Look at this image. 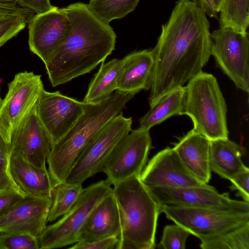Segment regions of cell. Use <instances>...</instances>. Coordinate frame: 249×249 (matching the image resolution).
I'll return each instance as SVG.
<instances>
[{
    "label": "cell",
    "mask_w": 249,
    "mask_h": 249,
    "mask_svg": "<svg viewBox=\"0 0 249 249\" xmlns=\"http://www.w3.org/2000/svg\"><path fill=\"white\" fill-rule=\"evenodd\" d=\"M210 23L190 0H178L152 50L154 66L150 107L168 91L202 72L211 55Z\"/></svg>",
    "instance_id": "6da1fadb"
},
{
    "label": "cell",
    "mask_w": 249,
    "mask_h": 249,
    "mask_svg": "<svg viewBox=\"0 0 249 249\" xmlns=\"http://www.w3.org/2000/svg\"><path fill=\"white\" fill-rule=\"evenodd\" d=\"M71 22L61 44L44 62L53 87L89 72L104 62L115 49L112 28L82 2L65 7Z\"/></svg>",
    "instance_id": "7a4b0ae2"
},
{
    "label": "cell",
    "mask_w": 249,
    "mask_h": 249,
    "mask_svg": "<svg viewBox=\"0 0 249 249\" xmlns=\"http://www.w3.org/2000/svg\"><path fill=\"white\" fill-rule=\"evenodd\" d=\"M160 211L197 237L201 249H249V213L169 205Z\"/></svg>",
    "instance_id": "3957f363"
},
{
    "label": "cell",
    "mask_w": 249,
    "mask_h": 249,
    "mask_svg": "<svg viewBox=\"0 0 249 249\" xmlns=\"http://www.w3.org/2000/svg\"><path fill=\"white\" fill-rule=\"evenodd\" d=\"M134 95L117 90L96 103H87L71 128L53 145L47 159L53 186L63 181L92 138L119 115Z\"/></svg>",
    "instance_id": "277c9868"
},
{
    "label": "cell",
    "mask_w": 249,
    "mask_h": 249,
    "mask_svg": "<svg viewBox=\"0 0 249 249\" xmlns=\"http://www.w3.org/2000/svg\"><path fill=\"white\" fill-rule=\"evenodd\" d=\"M118 206L121 231L117 249H154L160 205L139 176L113 185Z\"/></svg>",
    "instance_id": "5b68a950"
},
{
    "label": "cell",
    "mask_w": 249,
    "mask_h": 249,
    "mask_svg": "<svg viewBox=\"0 0 249 249\" xmlns=\"http://www.w3.org/2000/svg\"><path fill=\"white\" fill-rule=\"evenodd\" d=\"M227 105L216 78L201 72L185 87L183 115L192 120L193 129L209 141L228 138Z\"/></svg>",
    "instance_id": "8992f818"
},
{
    "label": "cell",
    "mask_w": 249,
    "mask_h": 249,
    "mask_svg": "<svg viewBox=\"0 0 249 249\" xmlns=\"http://www.w3.org/2000/svg\"><path fill=\"white\" fill-rule=\"evenodd\" d=\"M107 180L84 188L70 210L55 223L47 226L38 237L40 249L63 248L77 241L79 231L95 207L112 189Z\"/></svg>",
    "instance_id": "52a82bcc"
},
{
    "label": "cell",
    "mask_w": 249,
    "mask_h": 249,
    "mask_svg": "<svg viewBox=\"0 0 249 249\" xmlns=\"http://www.w3.org/2000/svg\"><path fill=\"white\" fill-rule=\"evenodd\" d=\"M131 118L114 117L89 142L63 181L82 184L103 169L118 143L131 131Z\"/></svg>",
    "instance_id": "ba28073f"
},
{
    "label": "cell",
    "mask_w": 249,
    "mask_h": 249,
    "mask_svg": "<svg viewBox=\"0 0 249 249\" xmlns=\"http://www.w3.org/2000/svg\"><path fill=\"white\" fill-rule=\"evenodd\" d=\"M8 88L0 104V132L11 144L15 131L36 105L44 86L40 75L24 71L16 74Z\"/></svg>",
    "instance_id": "9c48e42d"
},
{
    "label": "cell",
    "mask_w": 249,
    "mask_h": 249,
    "mask_svg": "<svg viewBox=\"0 0 249 249\" xmlns=\"http://www.w3.org/2000/svg\"><path fill=\"white\" fill-rule=\"evenodd\" d=\"M211 55L237 88L249 91L248 33L220 28L211 33Z\"/></svg>",
    "instance_id": "30bf717a"
},
{
    "label": "cell",
    "mask_w": 249,
    "mask_h": 249,
    "mask_svg": "<svg viewBox=\"0 0 249 249\" xmlns=\"http://www.w3.org/2000/svg\"><path fill=\"white\" fill-rule=\"evenodd\" d=\"M152 140L149 130L139 127L124 137L116 145L103 172L111 185L133 176H140L145 166Z\"/></svg>",
    "instance_id": "8fae6325"
},
{
    "label": "cell",
    "mask_w": 249,
    "mask_h": 249,
    "mask_svg": "<svg viewBox=\"0 0 249 249\" xmlns=\"http://www.w3.org/2000/svg\"><path fill=\"white\" fill-rule=\"evenodd\" d=\"M160 205L249 213V202L231 198L208 184L181 188L147 187Z\"/></svg>",
    "instance_id": "7c38bea8"
},
{
    "label": "cell",
    "mask_w": 249,
    "mask_h": 249,
    "mask_svg": "<svg viewBox=\"0 0 249 249\" xmlns=\"http://www.w3.org/2000/svg\"><path fill=\"white\" fill-rule=\"evenodd\" d=\"M86 105L59 91L42 90L36 104V112L53 144L73 125Z\"/></svg>",
    "instance_id": "4fadbf2b"
},
{
    "label": "cell",
    "mask_w": 249,
    "mask_h": 249,
    "mask_svg": "<svg viewBox=\"0 0 249 249\" xmlns=\"http://www.w3.org/2000/svg\"><path fill=\"white\" fill-rule=\"evenodd\" d=\"M28 23L30 50L43 62L61 44L71 27L65 8L55 6L34 15Z\"/></svg>",
    "instance_id": "5bb4252c"
},
{
    "label": "cell",
    "mask_w": 249,
    "mask_h": 249,
    "mask_svg": "<svg viewBox=\"0 0 249 249\" xmlns=\"http://www.w3.org/2000/svg\"><path fill=\"white\" fill-rule=\"evenodd\" d=\"M140 178L146 187L181 188L206 185L185 167L173 148L157 153L146 164Z\"/></svg>",
    "instance_id": "9a60e30c"
},
{
    "label": "cell",
    "mask_w": 249,
    "mask_h": 249,
    "mask_svg": "<svg viewBox=\"0 0 249 249\" xmlns=\"http://www.w3.org/2000/svg\"><path fill=\"white\" fill-rule=\"evenodd\" d=\"M52 198L25 194L0 218V232H21L39 237L47 222Z\"/></svg>",
    "instance_id": "2e32d148"
},
{
    "label": "cell",
    "mask_w": 249,
    "mask_h": 249,
    "mask_svg": "<svg viewBox=\"0 0 249 249\" xmlns=\"http://www.w3.org/2000/svg\"><path fill=\"white\" fill-rule=\"evenodd\" d=\"M11 144L12 151L20 154L32 165L46 167L53 143L38 118L36 105L15 131Z\"/></svg>",
    "instance_id": "e0dca14e"
},
{
    "label": "cell",
    "mask_w": 249,
    "mask_h": 249,
    "mask_svg": "<svg viewBox=\"0 0 249 249\" xmlns=\"http://www.w3.org/2000/svg\"><path fill=\"white\" fill-rule=\"evenodd\" d=\"M121 231L120 212L112 189L89 214L78 233L77 242L89 243L119 237Z\"/></svg>",
    "instance_id": "ac0fdd59"
},
{
    "label": "cell",
    "mask_w": 249,
    "mask_h": 249,
    "mask_svg": "<svg viewBox=\"0 0 249 249\" xmlns=\"http://www.w3.org/2000/svg\"><path fill=\"white\" fill-rule=\"evenodd\" d=\"M210 146V141L193 129L173 147L187 170L204 184L211 177Z\"/></svg>",
    "instance_id": "d6986e66"
},
{
    "label": "cell",
    "mask_w": 249,
    "mask_h": 249,
    "mask_svg": "<svg viewBox=\"0 0 249 249\" xmlns=\"http://www.w3.org/2000/svg\"><path fill=\"white\" fill-rule=\"evenodd\" d=\"M9 172L13 181L25 194L52 198L53 184L46 166L36 167L12 151Z\"/></svg>",
    "instance_id": "ffe728a7"
},
{
    "label": "cell",
    "mask_w": 249,
    "mask_h": 249,
    "mask_svg": "<svg viewBox=\"0 0 249 249\" xmlns=\"http://www.w3.org/2000/svg\"><path fill=\"white\" fill-rule=\"evenodd\" d=\"M123 59L117 90L135 95L150 89L154 66L152 50L134 52Z\"/></svg>",
    "instance_id": "44dd1931"
},
{
    "label": "cell",
    "mask_w": 249,
    "mask_h": 249,
    "mask_svg": "<svg viewBox=\"0 0 249 249\" xmlns=\"http://www.w3.org/2000/svg\"><path fill=\"white\" fill-rule=\"evenodd\" d=\"M210 166L212 171L231 180L249 169L243 163L240 146L228 138L210 141Z\"/></svg>",
    "instance_id": "7402d4cb"
},
{
    "label": "cell",
    "mask_w": 249,
    "mask_h": 249,
    "mask_svg": "<svg viewBox=\"0 0 249 249\" xmlns=\"http://www.w3.org/2000/svg\"><path fill=\"white\" fill-rule=\"evenodd\" d=\"M185 87L175 88L161 96L139 120L140 127L150 130L174 115H183Z\"/></svg>",
    "instance_id": "603a6c76"
},
{
    "label": "cell",
    "mask_w": 249,
    "mask_h": 249,
    "mask_svg": "<svg viewBox=\"0 0 249 249\" xmlns=\"http://www.w3.org/2000/svg\"><path fill=\"white\" fill-rule=\"evenodd\" d=\"M123 63V59L118 58L106 63L102 62L99 70L89 84L83 102L86 103L99 102L116 90Z\"/></svg>",
    "instance_id": "cb8c5ba5"
},
{
    "label": "cell",
    "mask_w": 249,
    "mask_h": 249,
    "mask_svg": "<svg viewBox=\"0 0 249 249\" xmlns=\"http://www.w3.org/2000/svg\"><path fill=\"white\" fill-rule=\"evenodd\" d=\"M83 190L81 184L62 181L54 185L52 190V204L47 222H53L67 213L77 201Z\"/></svg>",
    "instance_id": "d4e9b609"
},
{
    "label": "cell",
    "mask_w": 249,
    "mask_h": 249,
    "mask_svg": "<svg viewBox=\"0 0 249 249\" xmlns=\"http://www.w3.org/2000/svg\"><path fill=\"white\" fill-rule=\"evenodd\" d=\"M249 0H223L219 13L220 28L246 32L249 24Z\"/></svg>",
    "instance_id": "484cf974"
},
{
    "label": "cell",
    "mask_w": 249,
    "mask_h": 249,
    "mask_svg": "<svg viewBox=\"0 0 249 249\" xmlns=\"http://www.w3.org/2000/svg\"><path fill=\"white\" fill-rule=\"evenodd\" d=\"M140 0H90L89 8L97 17L109 23L132 12Z\"/></svg>",
    "instance_id": "4316f807"
},
{
    "label": "cell",
    "mask_w": 249,
    "mask_h": 249,
    "mask_svg": "<svg viewBox=\"0 0 249 249\" xmlns=\"http://www.w3.org/2000/svg\"><path fill=\"white\" fill-rule=\"evenodd\" d=\"M0 249H40L38 238L29 233L0 232Z\"/></svg>",
    "instance_id": "83f0119b"
},
{
    "label": "cell",
    "mask_w": 249,
    "mask_h": 249,
    "mask_svg": "<svg viewBox=\"0 0 249 249\" xmlns=\"http://www.w3.org/2000/svg\"><path fill=\"white\" fill-rule=\"evenodd\" d=\"M31 18L20 15L0 16V48L22 30Z\"/></svg>",
    "instance_id": "f1b7e54d"
},
{
    "label": "cell",
    "mask_w": 249,
    "mask_h": 249,
    "mask_svg": "<svg viewBox=\"0 0 249 249\" xmlns=\"http://www.w3.org/2000/svg\"><path fill=\"white\" fill-rule=\"evenodd\" d=\"M190 234L188 231L176 224L166 225L163 229L158 248L184 249L187 239Z\"/></svg>",
    "instance_id": "f546056e"
},
{
    "label": "cell",
    "mask_w": 249,
    "mask_h": 249,
    "mask_svg": "<svg viewBox=\"0 0 249 249\" xmlns=\"http://www.w3.org/2000/svg\"><path fill=\"white\" fill-rule=\"evenodd\" d=\"M11 152V144L5 140L0 132V189L13 187L21 191L10 174L9 160Z\"/></svg>",
    "instance_id": "4dcf8cb0"
},
{
    "label": "cell",
    "mask_w": 249,
    "mask_h": 249,
    "mask_svg": "<svg viewBox=\"0 0 249 249\" xmlns=\"http://www.w3.org/2000/svg\"><path fill=\"white\" fill-rule=\"evenodd\" d=\"M25 195L24 193L13 187L0 189V218Z\"/></svg>",
    "instance_id": "1f68e13d"
},
{
    "label": "cell",
    "mask_w": 249,
    "mask_h": 249,
    "mask_svg": "<svg viewBox=\"0 0 249 249\" xmlns=\"http://www.w3.org/2000/svg\"><path fill=\"white\" fill-rule=\"evenodd\" d=\"M119 236H111L89 243L76 242L69 249H117Z\"/></svg>",
    "instance_id": "d6a6232c"
},
{
    "label": "cell",
    "mask_w": 249,
    "mask_h": 249,
    "mask_svg": "<svg viewBox=\"0 0 249 249\" xmlns=\"http://www.w3.org/2000/svg\"><path fill=\"white\" fill-rule=\"evenodd\" d=\"M230 189L238 192L243 201L249 202V169L237 175L231 180Z\"/></svg>",
    "instance_id": "836d02e7"
},
{
    "label": "cell",
    "mask_w": 249,
    "mask_h": 249,
    "mask_svg": "<svg viewBox=\"0 0 249 249\" xmlns=\"http://www.w3.org/2000/svg\"><path fill=\"white\" fill-rule=\"evenodd\" d=\"M19 5L28 9L36 14L48 11L54 7L50 0H18Z\"/></svg>",
    "instance_id": "e575fe53"
},
{
    "label": "cell",
    "mask_w": 249,
    "mask_h": 249,
    "mask_svg": "<svg viewBox=\"0 0 249 249\" xmlns=\"http://www.w3.org/2000/svg\"><path fill=\"white\" fill-rule=\"evenodd\" d=\"M34 14L31 10L16 4L0 3V15H20L31 18Z\"/></svg>",
    "instance_id": "d590c367"
},
{
    "label": "cell",
    "mask_w": 249,
    "mask_h": 249,
    "mask_svg": "<svg viewBox=\"0 0 249 249\" xmlns=\"http://www.w3.org/2000/svg\"><path fill=\"white\" fill-rule=\"evenodd\" d=\"M202 9L207 16L217 18L218 12L215 8L213 0H190Z\"/></svg>",
    "instance_id": "8d00e7d4"
},
{
    "label": "cell",
    "mask_w": 249,
    "mask_h": 249,
    "mask_svg": "<svg viewBox=\"0 0 249 249\" xmlns=\"http://www.w3.org/2000/svg\"><path fill=\"white\" fill-rule=\"evenodd\" d=\"M214 3L217 11L219 13V9L221 7L223 0H213Z\"/></svg>",
    "instance_id": "74e56055"
},
{
    "label": "cell",
    "mask_w": 249,
    "mask_h": 249,
    "mask_svg": "<svg viewBox=\"0 0 249 249\" xmlns=\"http://www.w3.org/2000/svg\"><path fill=\"white\" fill-rule=\"evenodd\" d=\"M18 0H0V3L16 4Z\"/></svg>",
    "instance_id": "f35d334b"
},
{
    "label": "cell",
    "mask_w": 249,
    "mask_h": 249,
    "mask_svg": "<svg viewBox=\"0 0 249 249\" xmlns=\"http://www.w3.org/2000/svg\"><path fill=\"white\" fill-rule=\"evenodd\" d=\"M1 101H2V99H1V97H0V104L1 102Z\"/></svg>",
    "instance_id": "ab89813d"
},
{
    "label": "cell",
    "mask_w": 249,
    "mask_h": 249,
    "mask_svg": "<svg viewBox=\"0 0 249 249\" xmlns=\"http://www.w3.org/2000/svg\"><path fill=\"white\" fill-rule=\"evenodd\" d=\"M2 80L0 78V83H1Z\"/></svg>",
    "instance_id": "60d3db41"
}]
</instances>
